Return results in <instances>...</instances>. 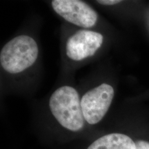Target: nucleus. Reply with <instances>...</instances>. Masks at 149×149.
I'll use <instances>...</instances> for the list:
<instances>
[{
	"label": "nucleus",
	"instance_id": "1",
	"mask_svg": "<svg viewBox=\"0 0 149 149\" xmlns=\"http://www.w3.org/2000/svg\"><path fill=\"white\" fill-rule=\"evenodd\" d=\"M52 114L63 127L78 131L84 126V117L79 94L74 88L64 86L53 93L49 101Z\"/></svg>",
	"mask_w": 149,
	"mask_h": 149
},
{
	"label": "nucleus",
	"instance_id": "2",
	"mask_svg": "<svg viewBox=\"0 0 149 149\" xmlns=\"http://www.w3.org/2000/svg\"><path fill=\"white\" fill-rule=\"evenodd\" d=\"M38 46L32 37L20 35L7 43L0 53L1 66L9 73L21 72L35 62Z\"/></svg>",
	"mask_w": 149,
	"mask_h": 149
},
{
	"label": "nucleus",
	"instance_id": "3",
	"mask_svg": "<svg viewBox=\"0 0 149 149\" xmlns=\"http://www.w3.org/2000/svg\"><path fill=\"white\" fill-rule=\"evenodd\" d=\"M114 97V89L107 84H102L86 93L81 100L84 120L90 124H96L109 111Z\"/></svg>",
	"mask_w": 149,
	"mask_h": 149
},
{
	"label": "nucleus",
	"instance_id": "4",
	"mask_svg": "<svg viewBox=\"0 0 149 149\" xmlns=\"http://www.w3.org/2000/svg\"><path fill=\"white\" fill-rule=\"evenodd\" d=\"M54 10L67 22L82 28H91L97 21V14L90 6L79 0H54Z\"/></svg>",
	"mask_w": 149,
	"mask_h": 149
},
{
	"label": "nucleus",
	"instance_id": "5",
	"mask_svg": "<svg viewBox=\"0 0 149 149\" xmlns=\"http://www.w3.org/2000/svg\"><path fill=\"white\" fill-rule=\"evenodd\" d=\"M104 37L100 33L81 30L70 37L66 43V55L74 61H81L94 55L101 47Z\"/></svg>",
	"mask_w": 149,
	"mask_h": 149
},
{
	"label": "nucleus",
	"instance_id": "6",
	"mask_svg": "<svg viewBox=\"0 0 149 149\" xmlns=\"http://www.w3.org/2000/svg\"><path fill=\"white\" fill-rule=\"evenodd\" d=\"M87 149H136L135 143L128 136L111 133L100 137Z\"/></svg>",
	"mask_w": 149,
	"mask_h": 149
},
{
	"label": "nucleus",
	"instance_id": "7",
	"mask_svg": "<svg viewBox=\"0 0 149 149\" xmlns=\"http://www.w3.org/2000/svg\"><path fill=\"white\" fill-rule=\"evenodd\" d=\"M136 149H149V142L144 140H139L135 142Z\"/></svg>",
	"mask_w": 149,
	"mask_h": 149
},
{
	"label": "nucleus",
	"instance_id": "8",
	"mask_svg": "<svg viewBox=\"0 0 149 149\" xmlns=\"http://www.w3.org/2000/svg\"><path fill=\"white\" fill-rule=\"evenodd\" d=\"M121 1L119 0H98L97 3H101L102 5H107V6H111L117 4V3H120Z\"/></svg>",
	"mask_w": 149,
	"mask_h": 149
}]
</instances>
